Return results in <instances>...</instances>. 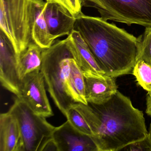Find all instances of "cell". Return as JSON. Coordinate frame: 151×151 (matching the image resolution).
<instances>
[{"mask_svg": "<svg viewBox=\"0 0 151 151\" xmlns=\"http://www.w3.org/2000/svg\"><path fill=\"white\" fill-rule=\"evenodd\" d=\"M150 96H151V95H150Z\"/></svg>", "mask_w": 151, "mask_h": 151, "instance_id": "23", "label": "cell"}, {"mask_svg": "<svg viewBox=\"0 0 151 151\" xmlns=\"http://www.w3.org/2000/svg\"><path fill=\"white\" fill-rule=\"evenodd\" d=\"M69 36L74 43L75 59L82 71L105 75L79 32L74 30Z\"/></svg>", "mask_w": 151, "mask_h": 151, "instance_id": "14", "label": "cell"}, {"mask_svg": "<svg viewBox=\"0 0 151 151\" xmlns=\"http://www.w3.org/2000/svg\"><path fill=\"white\" fill-rule=\"evenodd\" d=\"M71 107L88 124L99 151H120L148 133L142 111L118 91L100 104L76 103Z\"/></svg>", "mask_w": 151, "mask_h": 151, "instance_id": "1", "label": "cell"}, {"mask_svg": "<svg viewBox=\"0 0 151 151\" xmlns=\"http://www.w3.org/2000/svg\"><path fill=\"white\" fill-rule=\"evenodd\" d=\"M53 139L58 151H99L91 136L76 129L68 120L55 128Z\"/></svg>", "mask_w": 151, "mask_h": 151, "instance_id": "9", "label": "cell"}, {"mask_svg": "<svg viewBox=\"0 0 151 151\" xmlns=\"http://www.w3.org/2000/svg\"><path fill=\"white\" fill-rule=\"evenodd\" d=\"M138 60H143L151 65V27H146L142 36Z\"/></svg>", "mask_w": 151, "mask_h": 151, "instance_id": "18", "label": "cell"}, {"mask_svg": "<svg viewBox=\"0 0 151 151\" xmlns=\"http://www.w3.org/2000/svg\"><path fill=\"white\" fill-rule=\"evenodd\" d=\"M44 14L50 36L53 40L74 30L76 16L66 8L54 2H46Z\"/></svg>", "mask_w": 151, "mask_h": 151, "instance_id": "10", "label": "cell"}, {"mask_svg": "<svg viewBox=\"0 0 151 151\" xmlns=\"http://www.w3.org/2000/svg\"><path fill=\"white\" fill-rule=\"evenodd\" d=\"M132 74L138 84L151 96V65L138 60L132 69Z\"/></svg>", "mask_w": 151, "mask_h": 151, "instance_id": "16", "label": "cell"}, {"mask_svg": "<svg viewBox=\"0 0 151 151\" xmlns=\"http://www.w3.org/2000/svg\"><path fill=\"white\" fill-rule=\"evenodd\" d=\"M44 49L32 41L19 55L18 70L21 79L32 71L41 70Z\"/></svg>", "mask_w": 151, "mask_h": 151, "instance_id": "15", "label": "cell"}, {"mask_svg": "<svg viewBox=\"0 0 151 151\" xmlns=\"http://www.w3.org/2000/svg\"><path fill=\"white\" fill-rule=\"evenodd\" d=\"M74 30L79 32L106 76L129 74L138 60L142 36L138 37L101 17L80 13Z\"/></svg>", "mask_w": 151, "mask_h": 151, "instance_id": "2", "label": "cell"}, {"mask_svg": "<svg viewBox=\"0 0 151 151\" xmlns=\"http://www.w3.org/2000/svg\"><path fill=\"white\" fill-rule=\"evenodd\" d=\"M45 84L41 70L29 73L22 78L21 92L18 97L35 114L47 118L53 116L54 114L47 95Z\"/></svg>", "mask_w": 151, "mask_h": 151, "instance_id": "7", "label": "cell"}, {"mask_svg": "<svg viewBox=\"0 0 151 151\" xmlns=\"http://www.w3.org/2000/svg\"><path fill=\"white\" fill-rule=\"evenodd\" d=\"M22 137L15 117L9 111L0 115V151H22Z\"/></svg>", "mask_w": 151, "mask_h": 151, "instance_id": "13", "label": "cell"}, {"mask_svg": "<svg viewBox=\"0 0 151 151\" xmlns=\"http://www.w3.org/2000/svg\"><path fill=\"white\" fill-rule=\"evenodd\" d=\"M46 1L61 5L76 16L82 13L81 0H46Z\"/></svg>", "mask_w": 151, "mask_h": 151, "instance_id": "20", "label": "cell"}, {"mask_svg": "<svg viewBox=\"0 0 151 151\" xmlns=\"http://www.w3.org/2000/svg\"><path fill=\"white\" fill-rule=\"evenodd\" d=\"M18 59L12 41L0 29V81L4 88L17 97L20 96L22 85Z\"/></svg>", "mask_w": 151, "mask_h": 151, "instance_id": "8", "label": "cell"}, {"mask_svg": "<svg viewBox=\"0 0 151 151\" xmlns=\"http://www.w3.org/2000/svg\"><path fill=\"white\" fill-rule=\"evenodd\" d=\"M148 132H149V134H150L151 136V123H150V126H149V131H148Z\"/></svg>", "mask_w": 151, "mask_h": 151, "instance_id": "22", "label": "cell"}, {"mask_svg": "<svg viewBox=\"0 0 151 151\" xmlns=\"http://www.w3.org/2000/svg\"><path fill=\"white\" fill-rule=\"evenodd\" d=\"M31 0H1L0 26L19 56L32 42Z\"/></svg>", "mask_w": 151, "mask_h": 151, "instance_id": "6", "label": "cell"}, {"mask_svg": "<svg viewBox=\"0 0 151 151\" xmlns=\"http://www.w3.org/2000/svg\"><path fill=\"white\" fill-rule=\"evenodd\" d=\"M8 111L15 117L19 125L22 151H43L53 139L56 127L49 123L46 117L35 114L17 96Z\"/></svg>", "mask_w": 151, "mask_h": 151, "instance_id": "4", "label": "cell"}, {"mask_svg": "<svg viewBox=\"0 0 151 151\" xmlns=\"http://www.w3.org/2000/svg\"><path fill=\"white\" fill-rule=\"evenodd\" d=\"M65 116L67 120L76 129L89 136H93L92 132L82 115L76 109L71 107L67 111Z\"/></svg>", "mask_w": 151, "mask_h": 151, "instance_id": "17", "label": "cell"}, {"mask_svg": "<svg viewBox=\"0 0 151 151\" xmlns=\"http://www.w3.org/2000/svg\"><path fill=\"white\" fill-rule=\"evenodd\" d=\"M83 73L85 98L88 103H102L118 91L115 78L90 71H83Z\"/></svg>", "mask_w": 151, "mask_h": 151, "instance_id": "11", "label": "cell"}, {"mask_svg": "<svg viewBox=\"0 0 151 151\" xmlns=\"http://www.w3.org/2000/svg\"><path fill=\"white\" fill-rule=\"evenodd\" d=\"M46 2L43 0H31L30 27L32 40L44 49L49 48L55 40L50 36L44 14Z\"/></svg>", "mask_w": 151, "mask_h": 151, "instance_id": "12", "label": "cell"}, {"mask_svg": "<svg viewBox=\"0 0 151 151\" xmlns=\"http://www.w3.org/2000/svg\"><path fill=\"white\" fill-rule=\"evenodd\" d=\"M77 65L69 35L64 40H55L43 51L41 71L51 98L64 116L72 105L81 103L72 83Z\"/></svg>", "mask_w": 151, "mask_h": 151, "instance_id": "3", "label": "cell"}, {"mask_svg": "<svg viewBox=\"0 0 151 151\" xmlns=\"http://www.w3.org/2000/svg\"><path fill=\"white\" fill-rule=\"evenodd\" d=\"M82 6L97 9L103 20L151 27V0H81Z\"/></svg>", "mask_w": 151, "mask_h": 151, "instance_id": "5", "label": "cell"}, {"mask_svg": "<svg viewBox=\"0 0 151 151\" xmlns=\"http://www.w3.org/2000/svg\"><path fill=\"white\" fill-rule=\"evenodd\" d=\"M120 151H151V135L148 132L144 138L125 146Z\"/></svg>", "mask_w": 151, "mask_h": 151, "instance_id": "19", "label": "cell"}, {"mask_svg": "<svg viewBox=\"0 0 151 151\" xmlns=\"http://www.w3.org/2000/svg\"><path fill=\"white\" fill-rule=\"evenodd\" d=\"M146 113L151 116V96L148 94L147 96Z\"/></svg>", "mask_w": 151, "mask_h": 151, "instance_id": "21", "label": "cell"}]
</instances>
